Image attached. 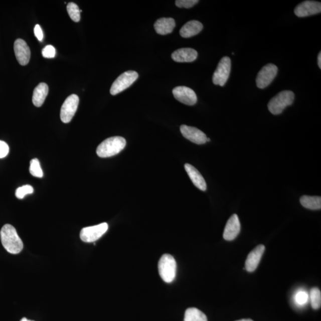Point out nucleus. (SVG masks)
<instances>
[{
    "label": "nucleus",
    "mask_w": 321,
    "mask_h": 321,
    "mask_svg": "<svg viewBox=\"0 0 321 321\" xmlns=\"http://www.w3.org/2000/svg\"><path fill=\"white\" fill-rule=\"evenodd\" d=\"M2 243L7 251L12 254H18L24 248V244L15 228L11 224H6L0 232Z\"/></svg>",
    "instance_id": "obj_1"
},
{
    "label": "nucleus",
    "mask_w": 321,
    "mask_h": 321,
    "mask_svg": "<svg viewBox=\"0 0 321 321\" xmlns=\"http://www.w3.org/2000/svg\"><path fill=\"white\" fill-rule=\"evenodd\" d=\"M124 137L114 136L103 141L96 149V153L101 158H108L120 153L126 146Z\"/></svg>",
    "instance_id": "obj_2"
},
{
    "label": "nucleus",
    "mask_w": 321,
    "mask_h": 321,
    "mask_svg": "<svg viewBox=\"0 0 321 321\" xmlns=\"http://www.w3.org/2000/svg\"><path fill=\"white\" fill-rule=\"evenodd\" d=\"M294 93L291 91H284L273 97L268 104V110L272 114L282 113L285 108L293 103Z\"/></svg>",
    "instance_id": "obj_3"
},
{
    "label": "nucleus",
    "mask_w": 321,
    "mask_h": 321,
    "mask_svg": "<svg viewBox=\"0 0 321 321\" xmlns=\"http://www.w3.org/2000/svg\"><path fill=\"white\" fill-rule=\"evenodd\" d=\"M176 271V261L173 256L169 254L163 255L158 262L159 274L163 281L168 283L174 281Z\"/></svg>",
    "instance_id": "obj_4"
},
{
    "label": "nucleus",
    "mask_w": 321,
    "mask_h": 321,
    "mask_svg": "<svg viewBox=\"0 0 321 321\" xmlns=\"http://www.w3.org/2000/svg\"><path fill=\"white\" fill-rule=\"evenodd\" d=\"M138 76V73L133 70L122 73L112 83L110 89L111 94L117 95L130 87L136 81Z\"/></svg>",
    "instance_id": "obj_5"
},
{
    "label": "nucleus",
    "mask_w": 321,
    "mask_h": 321,
    "mask_svg": "<svg viewBox=\"0 0 321 321\" xmlns=\"http://www.w3.org/2000/svg\"><path fill=\"white\" fill-rule=\"evenodd\" d=\"M231 67L232 62L230 57H223L214 73L213 82L214 85L223 86L226 84L230 76Z\"/></svg>",
    "instance_id": "obj_6"
},
{
    "label": "nucleus",
    "mask_w": 321,
    "mask_h": 321,
    "mask_svg": "<svg viewBox=\"0 0 321 321\" xmlns=\"http://www.w3.org/2000/svg\"><path fill=\"white\" fill-rule=\"evenodd\" d=\"M108 225L104 223L96 226L83 228L80 233V239L86 243L95 242L107 232Z\"/></svg>",
    "instance_id": "obj_7"
},
{
    "label": "nucleus",
    "mask_w": 321,
    "mask_h": 321,
    "mask_svg": "<svg viewBox=\"0 0 321 321\" xmlns=\"http://www.w3.org/2000/svg\"><path fill=\"white\" fill-rule=\"evenodd\" d=\"M79 102V96L77 95L72 94L67 98L60 111V118L63 123H68L71 121L78 110Z\"/></svg>",
    "instance_id": "obj_8"
},
{
    "label": "nucleus",
    "mask_w": 321,
    "mask_h": 321,
    "mask_svg": "<svg viewBox=\"0 0 321 321\" xmlns=\"http://www.w3.org/2000/svg\"><path fill=\"white\" fill-rule=\"evenodd\" d=\"M278 67L273 64H268L263 67L257 75L256 86L264 89L271 84L277 75Z\"/></svg>",
    "instance_id": "obj_9"
},
{
    "label": "nucleus",
    "mask_w": 321,
    "mask_h": 321,
    "mask_svg": "<svg viewBox=\"0 0 321 321\" xmlns=\"http://www.w3.org/2000/svg\"><path fill=\"white\" fill-rule=\"evenodd\" d=\"M173 94L177 100L188 105H194L197 102V96L194 90L186 86H178L173 90Z\"/></svg>",
    "instance_id": "obj_10"
},
{
    "label": "nucleus",
    "mask_w": 321,
    "mask_h": 321,
    "mask_svg": "<svg viewBox=\"0 0 321 321\" xmlns=\"http://www.w3.org/2000/svg\"><path fill=\"white\" fill-rule=\"evenodd\" d=\"M320 12L321 3L314 1H304L294 9V14L299 18L319 14Z\"/></svg>",
    "instance_id": "obj_11"
},
{
    "label": "nucleus",
    "mask_w": 321,
    "mask_h": 321,
    "mask_svg": "<svg viewBox=\"0 0 321 321\" xmlns=\"http://www.w3.org/2000/svg\"><path fill=\"white\" fill-rule=\"evenodd\" d=\"M181 131L182 135L193 143L202 144L207 142L206 134L197 128L182 125Z\"/></svg>",
    "instance_id": "obj_12"
},
{
    "label": "nucleus",
    "mask_w": 321,
    "mask_h": 321,
    "mask_svg": "<svg viewBox=\"0 0 321 321\" xmlns=\"http://www.w3.org/2000/svg\"><path fill=\"white\" fill-rule=\"evenodd\" d=\"M14 50L16 59L22 66H26L30 62L31 50L27 43L22 39L16 40Z\"/></svg>",
    "instance_id": "obj_13"
},
{
    "label": "nucleus",
    "mask_w": 321,
    "mask_h": 321,
    "mask_svg": "<svg viewBox=\"0 0 321 321\" xmlns=\"http://www.w3.org/2000/svg\"><path fill=\"white\" fill-rule=\"evenodd\" d=\"M264 245H260L249 253L245 262V269L247 271H255L259 264L262 256L265 252Z\"/></svg>",
    "instance_id": "obj_14"
},
{
    "label": "nucleus",
    "mask_w": 321,
    "mask_h": 321,
    "mask_svg": "<svg viewBox=\"0 0 321 321\" xmlns=\"http://www.w3.org/2000/svg\"><path fill=\"white\" fill-rule=\"evenodd\" d=\"M239 218L237 214H233L227 221L223 233L224 239L227 241L235 239L240 232Z\"/></svg>",
    "instance_id": "obj_15"
},
{
    "label": "nucleus",
    "mask_w": 321,
    "mask_h": 321,
    "mask_svg": "<svg viewBox=\"0 0 321 321\" xmlns=\"http://www.w3.org/2000/svg\"><path fill=\"white\" fill-rule=\"evenodd\" d=\"M197 51L190 48H181L172 54V58L176 62L190 63L194 62L198 57Z\"/></svg>",
    "instance_id": "obj_16"
},
{
    "label": "nucleus",
    "mask_w": 321,
    "mask_h": 321,
    "mask_svg": "<svg viewBox=\"0 0 321 321\" xmlns=\"http://www.w3.org/2000/svg\"><path fill=\"white\" fill-rule=\"evenodd\" d=\"M185 168L186 172H187L189 178H190L193 184L199 189L202 191L207 190V184L204 178L199 172L198 170L194 168V166L186 164Z\"/></svg>",
    "instance_id": "obj_17"
},
{
    "label": "nucleus",
    "mask_w": 321,
    "mask_h": 321,
    "mask_svg": "<svg viewBox=\"0 0 321 321\" xmlns=\"http://www.w3.org/2000/svg\"><path fill=\"white\" fill-rule=\"evenodd\" d=\"M176 27V22L173 18H160L154 24V29L157 34L166 35L171 34Z\"/></svg>",
    "instance_id": "obj_18"
},
{
    "label": "nucleus",
    "mask_w": 321,
    "mask_h": 321,
    "mask_svg": "<svg viewBox=\"0 0 321 321\" xmlns=\"http://www.w3.org/2000/svg\"><path fill=\"white\" fill-rule=\"evenodd\" d=\"M203 29V25L197 21L187 22L180 30V34L183 38H191L200 34Z\"/></svg>",
    "instance_id": "obj_19"
},
{
    "label": "nucleus",
    "mask_w": 321,
    "mask_h": 321,
    "mask_svg": "<svg viewBox=\"0 0 321 321\" xmlns=\"http://www.w3.org/2000/svg\"><path fill=\"white\" fill-rule=\"evenodd\" d=\"M48 93V86L45 83H41L35 88L32 102L35 106L40 107L46 100Z\"/></svg>",
    "instance_id": "obj_20"
},
{
    "label": "nucleus",
    "mask_w": 321,
    "mask_h": 321,
    "mask_svg": "<svg viewBox=\"0 0 321 321\" xmlns=\"http://www.w3.org/2000/svg\"><path fill=\"white\" fill-rule=\"evenodd\" d=\"M300 204L302 206L311 210H318L321 209V198L320 197H311L303 196L300 198Z\"/></svg>",
    "instance_id": "obj_21"
},
{
    "label": "nucleus",
    "mask_w": 321,
    "mask_h": 321,
    "mask_svg": "<svg viewBox=\"0 0 321 321\" xmlns=\"http://www.w3.org/2000/svg\"><path fill=\"white\" fill-rule=\"evenodd\" d=\"M184 321H208L205 313L195 307L188 308L186 310Z\"/></svg>",
    "instance_id": "obj_22"
},
{
    "label": "nucleus",
    "mask_w": 321,
    "mask_h": 321,
    "mask_svg": "<svg viewBox=\"0 0 321 321\" xmlns=\"http://www.w3.org/2000/svg\"><path fill=\"white\" fill-rule=\"evenodd\" d=\"M311 306L313 309H318L321 306V293L319 288L314 287L310 291Z\"/></svg>",
    "instance_id": "obj_23"
},
{
    "label": "nucleus",
    "mask_w": 321,
    "mask_h": 321,
    "mask_svg": "<svg viewBox=\"0 0 321 321\" xmlns=\"http://www.w3.org/2000/svg\"><path fill=\"white\" fill-rule=\"evenodd\" d=\"M67 11L72 20L79 22L80 20V10L78 6L74 3H69L67 6Z\"/></svg>",
    "instance_id": "obj_24"
},
{
    "label": "nucleus",
    "mask_w": 321,
    "mask_h": 321,
    "mask_svg": "<svg viewBox=\"0 0 321 321\" xmlns=\"http://www.w3.org/2000/svg\"><path fill=\"white\" fill-rule=\"evenodd\" d=\"M30 172L31 174L36 178H42L43 172L42 170L39 160L34 158L31 160Z\"/></svg>",
    "instance_id": "obj_25"
},
{
    "label": "nucleus",
    "mask_w": 321,
    "mask_h": 321,
    "mask_svg": "<svg viewBox=\"0 0 321 321\" xmlns=\"http://www.w3.org/2000/svg\"><path fill=\"white\" fill-rule=\"evenodd\" d=\"M34 192V188L31 185H25L17 189L16 191V197L18 199H23L26 195L32 194Z\"/></svg>",
    "instance_id": "obj_26"
},
{
    "label": "nucleus",
    "mask_w": 321,
    "mask_h": 321,
    "mask_svg": "<svg viewBox=\"0 0 321 321\" xmlns=\"http://www.w3.org/2000/svg\"><path fill=\"white\" fill-rule=\"evenodd\" d=\"M308 298H309V296H308L306 292L304 291H298L294 296L295 301L300 306H302V305L306 304Z\"/></svg>",
    "instance_id": "obj_27"
},
{
    "label": "nucleus",
    "mask_w": 321,
    "mask_h": 321,
    "mask_svg": "<svg viewBox=\"0 0 321 321\" xmlns=\"http://www.w3.org/2000/svg\"><path fill=\"white\" fill-rule=\"evenodd\" d=\"M176 5L179 8L189 9L199 3L198 0H177Z\"/></svg>",
    "instance_id": "obj_28"
},
{
    "label": "nucleus",
    "mask_w": 321,
    "mask_h": 321,
    "mask_svg": "<svg viewBox=\"0 0 321 321\" xmlns=\"http://www.w3.org/2000/svg\"><path fill=\"white\" fill-rule=\"evenodd\" d=\"M42 54H43V57L47 58V59H53L56 56L55 48L51 46V45H48V46L44 48L43 51H42Z\"/></svg>",
    "instance_id": "obj_29"
},
{
    "label": "nucleus",
    "mask_w": 321,
    "mask_h": 321,
    "mask_svg": "<svg viewBox=\"0 0 321 321\" xmlns=\"http://www.w3.org/2000/svg\"><path fill=\"white\" fill-rule=\"evenodd\" d=\"M9 147L4 141L0 140V158H5L8 155Z\"/></svg>",
    "instance_id": "obj_30"
},
{
    "label": "nucleus",
    "mask_w": 321,
    "mask_h": 321,
    "mask_svg": "<svg viewBox=\"0 0 321 321\" xmlns=\"http://www.w3.org/2000/svg\"><path fill=\"white\" fill-rule=\"evenodd\" d=\"M34 34L37 39L40 41L43 40V32L39 25L35 26L34 28Z\"/></svg>",
    "instance_id": "obj_31"
},
{
    "label": "nucleus",
    "mask_w": 321,
    "mask_h": 321,
    "mask_svg": "<svg viewBox=\"0 0 321 321\" xmlns=\"http://www.w3.org/2000/svg\"><path fill=\"white\" fill-rule=\"evenodd\" d=\"M317 64L320 69H321V53L320 52L317 56Z\"/></svg>",
    "instance_id": "obj_32"
},
{
    "label": "nucleus",
    "mask_w": 321,
    "mask_h": 321,
    "mask_svg": "<svg viewBox=\"0 0 321 321\" xmlns=\"http://www.w3.org/2000/svg\"><path fill=\"white\" fill-rule=\"evenodd\" d=\"M236 321H253V320L250 319H240Z\"/></svg>",
    "instance_id": "obj_33"
},
{
    "label": "nucleus",
    "mask_w": 321,
    "mask_h": 321,
    "mask_svg": "<svg viewBox=\"0 0 321 321\" xmlns=\"http://www.w3.org/2000/svg\"><path fill=\"white\" fill-rule=\"evenodd\" d=\"M21 321H33V320H29L27 318H26V317H24V318H22Z\"/></svg>",
    "instance_id": "obj_34"
},
{
    "label": "nucleus",
    "mask_w": 321,
    "mask_h": 321,
    "mask_svg": "<svg viewBox=\"0 0 321 321\" xmlns=\"http://www.w3.org/2000/svg\"><path fill=\"white\" fill-rule=\"evenodd\" d=\"M207 142H210V139H209V138H207Z\"/></svg>",
    "instance_id": "obj_35"
}]
</instances>
